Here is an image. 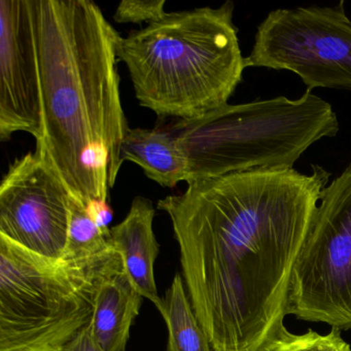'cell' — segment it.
<instances>
[{"label":"cell","mask_w":351,"mask_h":351,"mask_svg":"<svg viewBox=\"0 0 351 351\" xmlns=\"http://www.w3.org/2000/svg\"><path fill=\"white\" fill-rule=\"evenodd\" d=\"M287 313L351 330V165L322 190L293 268Z\"/></svg>","instance_id":"6"},{"label":"cell","mask_w":351,"mask_h":351,"mask_svg":"<svg viewBox=\"0 0 351 351\" xmlns=\"http://www.w3.org/2000/svg\"><path fill=\"white\" fill-rule=\"evenodd\" d=\"M143 299L123 265L104 279L89 324L104 351L126 350L130 328L141 311Z\"/></svg>","instance_id":"11"},{"label":"cell","mask_w":351,"mask_h":351,"mask_svg":"<svg viewBox=\"0 0 351 351\" xmlns=\"http://www.w3.org/2000/svg\"><path fill=\"white\" fill-rule=\"evenodd\" d=\"M45 137L32 0H0V139Z\"/></svg>","instance_id":"9"},{"label":"cell","mask_w":351,"mask_h":351,"mask_svg":"<svg viewBox=\"0 0 351 351\" xmlns=\"http://www.w3.org/2000/svg\"><path fill=\"white\" fill-rule=\"evenodd\" d=\"M73 193L42 141L15 160L0 186V235L40 256L62 258Z\"/></svg>","instance_id":"8"},{"label":"cell","mask_w":351,"mask_h":351,"mask_svg":"<svg viewBox=\"0 0 351 351\" xmlns=\"http://www.w3.org/2000/svg\"><path fill=\"white\" fill-rule=\"evenodd\" d=\"M335 7L270 12L258 26L248 67L289 71L307 87L351 91V20Z\"/></svg>","instance_id":"7"},{"label":"cell","mask_w":351,"mask_h":351,"mask_svg":"<svg viewBox=\"0 0 351 351\" xmlns=\"http://www.w3.org/2000/svg\"><path fill=\"white\" fill-rule=\"evenodd\" d=\"M155 215V207L151 200L136 197L126 217L110 228V244L120 254L125 272L133 285L163 316L164 301L158 293L154 273L159 254V243L153 230Z\"/></svg>","instance_id":"10"},{"label":"cell","mask_w":351,"mask_h":351,"mask_svg":"<svg viewBox=\"0 0 351 351\" xmlns=\"http://www.w3.org/2000/svg\"><path fill=\"white\" fill-rule=\"evenodd\" d=\"M86 205V204H85ZM88 213L95 221L96 225L101 230L102 233L110 240V229L108 228L112 219V209L108 201H91L87 205Z\"/></svg>","instance_id":"17"},{"label":"cell","mask_w":351,"mask_h":351,"mask_svg":"<svg viewBox=\"0 0 351 351\" xmlns=\"http://www.w3.org/2000/svg\"><path fill=\"white\" fill-rule=\"evenodd\" d=\"M203 178L158 202L182 279L215 351H263L287 332L293 268L330 172L312 165Z\"/></svg>","instance_id":"1"},{"label":"cell","mask_w":351,"mask_h":351,"mask_svg":"<svg viewBox=\"0 0 351 351\" xmlns=\"http://www.w3.org/2000/svg\"><path fill=\"white\" fill-rule=\"evenodd\" d=\"M163 301L167 351H215L197 319L182 275H176Z\"/></svg>","instance_id":"13"},{"label":"cell","mask_w":351,"mask_h":351,"mask_svg":"<svg viewBox=\"0 0 351 351\" xmlns=\"http://www.w3.org/2000/svg\"><path fill=\"white\" fill-rule=\"evenodd\" d=\"M184 149L188 184L203 178L267 168H293L322 138L335 137L339 122L332 106L311 91L227 106L168 127Z\"/></svg>","instance_id":"4"},{"label":"cell","mask_w":351,"mask_h":351,"mask_svg":"<svg viewBox=\"0 0 351 351\" xmlns=\"http://www.w3.org/2000/svg\"><path fill=\"white\" fill-rule=\"evenodd\" d=\"M122 158L141 166L147 178L164 188L188 182V158L168 128H129L123 141Z\"/></svg>","instance_id":"12"},{"label":"cell","mask_w":351,"mask_h":351,"mask_svg":"<svg viewBox=\"0 0 351 351\" xmlns=\"http://www.w3.org/2000/svg\"><path fill=\"white\" fill-rule=\"evenodd\" d=\"M166 0H123L114 13L117 23L149 24L160 21L166 16Z\"/></svg>","instance_id":"16"},{"label":"cell","mask_w":351,"mask_h":351,"mask_svg":"<svg viewBox=\"0 0 351 351\" xmlns=\"http://www.w3.org/2000/svg\"><path fill=\"white\" fill-rule=\"evenodd\" d=\"M108 238L96 225L87 206L73 194L69 234L63 260H77L112 250Z\"/></svg>","instance_id":"14"},{"label":"cell","mask_w":351,"mask_h":351,"mask_svg":"<svg viewBox=\"0 0 351 351\" xmlns=\"http://www.w3.org/2000/svg\"><path fill=\"white\" fill-rule=\"evenodd\" d=\"M42 86V141L71 192L108 201L129 126L120 96L122 36L90 0H32Z\"/></svg>","instance_id":"2"},{"label":"cell","mask_w":351,"mask_h":351,"mask_svg":"<svg viewBox=\"0 0 351 351\" xmlns=\"http://www.w3.org/2000/svg\"><path fill=\"white\" fill-rule=\"evenodd\" d=\"M234 9L228 0L215 9L167 13L120 38L117 55L141 106L161 118L192 121L229 104L248 67Z\"/></svg>","instance_id":"3"},{"label":"cell","mask_w":351,"mask_h":351,"mask_svg":"<svg viewBox=\"0 0 351 351\" xmlns=\"http://www.w3.org/2000/svg\"><path fill=\"white\" fill-rule=\"evenodd\" d=\"M263 351H351V348L341 336V330L332 328L326 335L311 330L295 335L287 330Z\"/></svg>","instance_id":"15"},{"label":"cell","mask_w":351,"mask_h":351,"mask_svg":"<svg viewBox=\"0 0 351 351\" xmlns=\"http://www.w3.org/2000/svg\"><path fill=\"white\" fill-rule=\"evenodd\" d=\"M62 351H104L92 335L90 326L82 330Z\"/></svg>","instance_id":"18"},{"label":"cell","mask_w":351,"mask_h":351,"mask_svg":"<svg viewBox=\"0 0 351 351\" xmlns=\"http://www.w3.org/2000/svg\"><path fill=\"white\" fill-rule=\"evenodd\" d=\"M114 250L77 260L40 256L0 235V351H62L91 322Z\"/></svg>","instance_id":"5"}]
</instances>
